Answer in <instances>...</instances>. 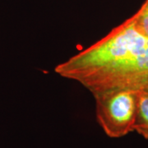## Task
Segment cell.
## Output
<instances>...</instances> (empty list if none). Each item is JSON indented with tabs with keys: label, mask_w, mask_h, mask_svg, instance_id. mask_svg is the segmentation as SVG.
<instances>
[{
	"label": "cell",
	"mask_w": 148,
	"mask_h": 148,
	"mask_svg": "<svg viewBox=\"0 0 148 148\" xmlns=\"http://www.w3.org/2000/svg\"><path fill=\"white\" fill-rule=\"evenodd\" d=\"M142 7L143 8H144L145 9H147V10H148V0H146L144 3H143V5H142Z\"/></svg>",
	"instance_id": "cell-5"
},
{
	"label": "cell",
	"mask_w": 148,
	"mask_h": 148,
	"mask_svg": "<svg viewBox=\"0 0 148 148\" xmlns=\"http://www.w3.org/2000/svg\"><path fill=\"white\" fill-rule=\"evenodd\" d=\"M79 83L93 96L114 90H142L148 84V47L90 74Z\"/></svg>",
	"instance_id": "cell-1"
},
{
	"label": "cell",
	"mask_w": 148,
	"mask_h": 148,
	"mask_svg": "<svg viewBox=\"0 0 148 148\" xmlns=\"http://www.w3.org/2000/svg\"><path fill=\"white\" fill-rule=\"evenodd\" d=\"M143 90H147V91H148V84L147 85V86H145L144 88H143Z\"/></svg>",
	"instance_id": "cell-6"
},
{
	"label": "cell",
	"mask_w": 148,
	"mask_h": 148,
	"mask_svg": "<svg viewBox=\"0 0 148 148\" xmlns=\"http://www.w3.org/2000/svg\"><path fill=\"white\" fill-rule=\"evenodd\" d=\"M132 18L139 32L148 38V10L141 6L139 10L132 15Z\"/></svg>",
	"instance_id": "cell-4"
},
{
	"label": "cell",
	"mask_w": 148,
	"mask_h": 148,
	"mask_svg": "<svg viewBox=\"0 0 148 148\" xmlns=\"http://www.w3.org/2000/svg\"><path fill=\"white\" fill-rule=\"evenodd\" d=\"M138 91L114 90L94 96L96 120L108 137L123 138L133 132Z\"/></svg>",
	"instance_id": "cell-2"
},
{
	"label": "cell",
	"mask_w": 148,
	"mask_h": 148,
	"mask_svg": "<svg viewBox=\"0 0 148 148\" xmlns=\"http://www.w3.org/2000/svg\"><path fill=\"white\" fill-rule=\"evenodd\" d=\"M134 131L148 140V91L143 89L138 91V106L133 127Z\"/></svg>",
	"instance_id": "cell-3"
}]
</instances>
